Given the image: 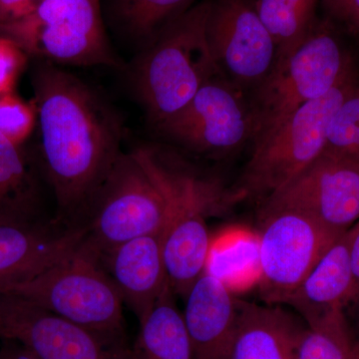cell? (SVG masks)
I'll use <instances>...</instances> for the list:
<instances>
[{
    "mask_svg": "<svg viewBox=\"0 0 359 359\" xmlns=\"http://www.w3.org/2000/svg\"><path fill=\"white\" fill-rule=\"evenodd\" d=\"M32 83L56 219L66 224L88 215L121 157L122 125L95 90L58 65L39 61Z\"/></svg>",
    "mask_w": 359,
    "mask_h": 359,
    "instance_id": "cell-1",
    "label": "cell"
},
{
    "mask_svg": "<svg viewBox=\"0 0 359 359\" xmlns=\"http://www.w3.org/2000/svg\"><path fill=\"white\" fill-rule=\"evenodd\" d=\"M132 153L164 199L163 255L168 280L174 294L185 299L209 261L208 219L223 214L242 197L173 151L141 147Z\"/></svg>",
    "mask_w": 359,
    "mask_h": 359,
    "instance_id": "cell-2",
    "label": "cell"
},
{
    "mask_svg": "<svg viewBox=\"0 0 359 359\" xmlns=\"http://www.w3.org/2000/svg\"><path fill=\"white\" fill-rule=\"evenodd\" d=\"M210 6L211 0H204L170 21L137 59L135 90L154 127L183 109L208 80L222 75L205 35Z\"/></svg>",
    "mask_w": 359,
    "mask_h": 359,
    "instance_id": "cell-3",
    "label": "cell"
},
{
    "mask_svg": "<svg viewBox=\"0 0 359 359\" xmlns=\"http://www.w3.org/2000/svg\"><path fill=\"white\" fill-rule=\"evenodd\" d=\"M0 294L18 297L110 341L127 344L121 297L84 242L32 278L0 290Z\"/></svg>",
    "mask_w": 359,
    "mask_h": 359,
    "instance_id": "cell-4",
    "label": "cell"
},
{
    "mask_svg": "<svg viewBox=\"0 0 359 359\" xmlns=\"http://www.w3.org/2000/svg\"><path fill=\"white\" fill-rule=\"evenodd\" d=\"M358 85L354 71L325 96L304 104L252 141V155L235 189L242 199L266 200L318 159L332 116Z\"/></svg>",
    "mask_w": 359,
    "mask_h": 359,
    "instance_id": "cell-5",
    "label": "cell"
},
{
    "mask_svg": "<svg viewBox=\"0 0 359 359\" xmlns=\"http://www.w3.org/2000/svg\"><path fill=\"white\" fill-rule=\"evenodd\" d=\"M351 56L327 27H316L250 93L252 140L266 133L304 104L325 96L354 72Z\"/></svg>",
    "mask_w": 359,
    "mask_h": 359,
    "instance_id": "cell-6",
    "label": "cell"
},
{
    "mask_svg": "<svg viewBox=\"0 0 359 359\" xmlns=\"http://www.w3.org/2000/svg\"><path fill=\"white\" fill-rule=\"evenodd\" d=\"M0 36L52 65H122L106 35L100 0H44L32 15L0 28Z\"/></svg>",
    "mask_w": 359,
    "mask_h": 359,
    "instance_id": "cell-7",
    "label": "cell"
},
{
    "mask_svg": "<svg viewBox=\"0 0 359 359\" xmlns=\"http://www.w3.org/2000/svg\"><path fill=\"white\" fill-rule=\"evenodd\" d=\"M164 199L133 153L119 158L88 212L84 245L100 256L134 238L163 233Z\"/></svg>",
    "mask_w": 359,
    "mask_h": 359,
    "instance_id": "cell-8",
    "label": "cell"
},
{
    "mask_svg": "<svg viewBox=\"0 0 359 359\" xmlns=\"http://www.w3.org/2000/svg\"><path fill=\"white\" fill-rule=\"evenodd\" d=\"M259 217V294L264 304L280 306L342 233L294 210Z\"/></svg>",
    "mask_w": 359,
    "mask_h": 359,
    "instance_id": "cell-9",
    "label": "cell"
},
{
    "mask_svg": "<svg viewBox=\"0 0 359 359\" xmlns=\"http://www.w3.org/2000/svg\"><path fill=\"white\" fill-rule=\"evenodd\" d=\"M155 128L167 140L191 152L223 157L252 140L255 122L244 92L217 75L183 109Z\"/></svg>",
    "mask_w": 359,
    "mask_h": 359,
    "instance_id": "cell-10",
    "label": "cell"
},
{
    "mask_svg": "<svg viewBox=\"0 0 359 359\" xmlns=\"http://www.w3.org/2000/svg\"><path fill=\"white\" fill-rule=\"evenodd\" d=\"M205 35L222 76L245 94L275 65V42L247 0H211Z\"/></svg>",
    "mask_w": 359,
    "mask_h": 359,
    "instance_id": "cell-11",
    "label": "cell"
},
{
    "mask_svg": "<svg viewBox=\"0 0 359 359\" xmlns=\"http://www.w3.org/2000/svg\"><path fill=\"white\" fill-rule=\"evenodd\" d=\"M294 210L346 233L359 219V163L323 152L287 185L264 201L261 215Z\"/></svg>",
    "mask_w": 359,
    "mask_h": 359,
    "instance_id": "cell-12",
    "label": "cell"
},
{
    "mask_svg": "<svg viewBox=\"0 0 359 359\" xmlns=\"http://www.w3.org/2000/svg\"><path fill=\"white\" fill-rule=\"evenodd\" d=\"M1 337L39 359H131V346L116 344L34 304L0 294Z\"/></svg>",
    "mask_w": 359,
    "mask_h": 359,
    "instance_id": "cell-13",
    "label": "cell"
},
{
    "mask_svg": "<svg viewBox=\"0 0 359 359\" xmlns=\"http://www.w3.org/2000/svg\"><path fill=\"white\" fill-rule=\"evenodd\" d=\"M85 224L0 214V290L32 278L77 250Z\"/></svg>",
    "mask_w": 359,
    "mask_h": 359,
    "instance_id": "cell-14",
    "label": "cell"
},
{
    "mask_svg": "<svg viewBox=\"0 0 359 359\" xmlns=\"http://www.w3.org/2000/svg\"><path fill=\"white\" fill-rule=\"evenodd\" d=\"M99 261L138 321L143 320L169 285L163 233L134 238L100 255Z\"/></svg>",
    "mask_w": 359,
    "mask_h": 359,
    "instance_id": "cell-15",
    "label": "cell"
},
{
    "mask_svg": "<svg viewBox=\"0 0 359 359\" xmlns=\"http://www.w3.org/2000/svg\"><path fill=\"white\" fill-rule=\"evenodd\" d=\"M185 299L183 314L194 359H231L238 309L226 283L205 271Z\"/></svg>",
    "mask_w": 359,
    "mask_h": 359,
    "instance_id": "cell-16",
    "label": "cell"
},
{
    "mask_svg": "<svg viewBox=\"0 0 359 359\" xmlns=\"http://www.w3.org/2000/svg\"><path fill=\"white\" fill-rule=\"evenodd\" d=\"M349 240V230L337 238L285 304L302 316L306 327L344 313L354 301Z\"/></svg>",
    "mask_w": 359,
    "mask_h": 359,
    "instance_id": "cell-17",
    "label": "cell"
},
{
    "mask_svg": "<svg viewBox=\"0 0 359 359\" xmlns=\"http://www.w3.org/2000/svg\"><path fill=\"white\" fill-rule=\"evenodd\" d=\"M231 359H295L306 327L280 306L238 302Z\"/></svg>",
    "mask_w": 359,
    "mask_h": 359,
    "instance_id": "cell-18",
    "label": "cell"
},
{
    "mask_svg": "<svg viewBox=\"0 0 359 359\" xmlns=\"http://www.w3.org/2000/svg\"><path fill=\"white\" fill-rule=\"evenodd\" d=\"M168 287L153 308L139 321L140 330L131 359H194L184 314Z\"/></svg>",
    "mask_w": 359,
    "mask_h": 359,
    "instance_id": "cell-19",
    "label": "cell"
},
{
    "mask_svg": "<svg viewBox=\"0 0 359 359\" xmlns=\"http://www.w3.org/2000/svg\"><path fill=\"white\" fill-rule=\"evenodd\" d=\"M39 187L20 146L0 134V214L37 218Z\"/></svg>",
    "mask_w": 359,
    "mask_h": 359,
    "instance_id": "cell-20",
    "label": "cell"
},
{
    "mask_svg": "<svg viewBox=\"0 0 359 359\" xmlns=\"http://www.w3.org/2000/svg\"><path fill=\"white\" fill-rule=\"evenodd\" d=\"M318 0H259L256 9L275 42L278 57L294 52L313 32Z\"/></svg>",
    "mask_w": 359,
    "mask_h": 359,
    "instance_id": "cell-21",
    "label": "cell"
},
{
    "mask_svg": "<svg viewBox=\"0 0 359 359\" xmlns=\"http://www.w3.org/2000/svg\"><path fill=\"white\" fill-rule=\"evenodd\" d=\"M192 0H111L122 32L144 46L167 23L188 9Z\"/></svg>",
    "mask_w": 359,
    "mask_h": 359,
    "instance_id": "cell-22",
    "label": "cell"
},
{
    "mask_svg": "<svg viewBox=\"0 0 359 359\" xmlns=\"http://www.w3.org/2000/svg\"><path fill=\"white\" fill-rule=\"evenodd\" d=\"M353 344L344 313L304 328L295 359H353Z\"/></svg>",
    "mask_w": 359,
    "mask_h": 359,
    "instance_id": "cell-23",
    "label": "cell"
},
{
    "mask_svg": "<svg viewBox=\"0 0 359 359\" xmlns=\"http://www.w3.org/2000/svg\"><path fill=\"white\" fill-rule=\"evenodd\" d=\"M323 152L359 163V84L332 116Z\"/></svg>",
    "mask_w": 359,
    "mask_h": 359,
    "instance_id": "cell-24",
    "label": "cell"
},
{
    "mask_svg": "<svg viewBox=\"0 0 359 359\" xmlns=\"http://www.w3.org/2000/svg\"><path fill=\"white\" fill-rule=\"evenodd\" d=\"M37 123L34 102H26L14 92L0 95V134L14 145L21 146Z\"/></svg>",
    "mask_w": 359,
    "mask_h": 359,
    "instance_id": "cell-25",
    "label": "cell"
},
{
    "mask_svg": "<svg viewBox=\"0 0 359 359\" xmlns=\"http://www.w3.org/2000/svg\"><path fill=\"white\" fill-rule=\"evenodd\" d=\"M27 60L28 55L20 45L0 36V95L13 92Z\"/></svg>",
    "mask_w": 359,
    "mask_h": 359,
    "instance_id": "cell-26",
    "label": "cell"
},
{
    "mask_svg": "<svg viewBox=\"0 0 359 359\" xmlns=\"http://www.w3.org/2000/svg\"><path fill=\"white\" fill-rule=\"evenodd\" d=\"M44 0H0V28L25 20L35 13Z\"/></svg>",
    "mask_w": 359,
    "mask_h": 359,
    "instance_id": "cell-27",
    "label": "cell"
},
{
    "mask_svg": "<svg viewBox=\"0 0 359 359\" xmlns=\"http://www.w3.org/2000/svg\"><path fill=\"white\" fill-rule=\"evenodd\" d=\"M349 256H351V271H353L354 290L353 304L359 314V219L349 229Z\"/></svg>",
    "mask_w": 359,
    "mask_h": 359,
    "instance_id": "cell-28",
    "label": "cell"
},
{
    "mask_svg": "<svg viewBox=\"0 0 359 359\" xmlns=\"http://www.w3.org/2000/svg\"><path fill=\"white\" fill-rule=\"evenodd\" d=\"M0 359H39L22 346H8L0 351Z\"/></svg>",
    "mask_w": 359,
    "mask_h": 359,
    "instance_id": "cell-29",
    "label": "cell"
},
{
    "mask_svg": "<svg viewBox=\"0 0 359 359\" xmlns=\"http://www.w3.org/2000/svg\"><path fill=\"white\" fill-rule=\"evenodd\" d=\"M344 20H348L359 32V0H349Z\"/></svg>",
    "mask_w": 359,
    "mask_h": 359,
    "instance_id": "cell-30",
    "label": "cell"
},
{
    "mask_svg": "<svg viewBox=\"0 0 359 359\" xmlns=\"http://www.w3.org/2000/svg\"><path fill=\"white\" fill-rule=\"evenodd\" d=\"M325 1L332 13L339 18H344L349 0H325Z\"/></svg>",
    "mask_w": 359,
    "mask_h": 359,
    "instance_id": "cell-31",
    "label": "cell"
},
{
    "mask_svg": "<svg viewBox=\"0 0 359 359\" xmlns=\"http://www.w3.org/2000/svg\"><path fill=\"white\" fill-rule=\"evenodd\" d=\"M353 359H359V339L353 344Z\"/></svg>",
    "mask_w": 359,
    "mask_h": 359,
    "instance_id": "cell-32",
    "label": "cell"
},
{
    "mask_svg": "<svg viewBox=\"0 0 359 359\" xmlns=\"http://www.w3.org/2000/svg\"><path fill=\"white\" fill-rule=\"evenodd\" d=\"M0 335H1V320H0Z\"/></svg>",
    "mask_w": 359,
    "mask_h": 359,
    "instance_id": "cell-33",
    "label": "cell"
}]
</instances>
